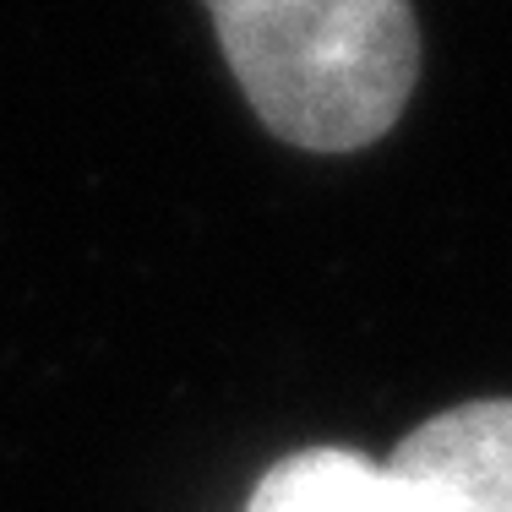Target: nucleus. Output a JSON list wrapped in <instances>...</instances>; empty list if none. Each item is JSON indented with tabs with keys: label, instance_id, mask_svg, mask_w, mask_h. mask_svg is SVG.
<instances>
[{
	"label": "nucleus",
	"instance_id": "obj_1",
	"mask_svg": "<svg viewBox=\"0 0 512 512\" xmlns=\"http://www.w3.org/2000/svg\"><path fill=\"white\" fill-rule=\"evenodd\" d=\"M207 11L262 126L311 153L387 137L420 77L409 0H207Z\"/></svg>",
	"mask_w": 512,
	"mask_h": 512
},
{
	"label": "nucleus",
	"instance_id": "obj_3",
	"mask_svg": "<svg viewBox=\"0 0 512 512\" xmlns=\"http://www.w3.org/2000/svg\"><path fill=\"white\" fill-rule=\"evenodd\" d=\"M251 512H393L387 463H371L344 447H311L262 474Z\"/></svg>",
	"mask_w": 512,
	"mask_h": 512
},
{
	"label": "nucleus",
	"instance_id": "obj_2",
	"mask_svg": "<svg viewBox=\"0 0 512 512\" xmlns=\"http://www.w3.org/2000/svg\"><path fill=\"white\" fill-rule=\"evenodd\" d=\"M393 512H512V398L458 404L387 458Z\"/></svg>",
	"mask_w": 512,
	"mask_h": 512
}]
</instances>
